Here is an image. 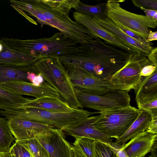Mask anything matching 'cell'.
I'll use <instances>...</instances> for the list:
<instances>
[{"label":"cell","mask_w":157,"mask_h":157,"mask_svg":"<svg viewBox=\"0 0 157 157\" xmlns=\"http://www.w3.org/2000/svg\"><path fill=\"white\" fill-rule=\"evenodd\" d=\"M79 47L80 51L77 52L58 57L63 65L79 67L98 78L109 81L125 65L131 54L98 37Z\"/></svg>","instance_id":"obj_1"},{"label":"cell","mask_w":157,"mask_h":157,"mask_svg":"<svg viewBox=\"0 0 157 157\" xmlns=\"http://www.w3.org/2000/svg\"><path fill=\"white\" fill-rule=\"evenodd\" d=\"M10 2L16 10L25 11L35 18L41 28L44 25L56 28L76 44H83L97 37L85 26L72 20L68 14L52 9L41 0H11Z\"/></svg>","instance_id":"obj_2"},{"label":"cell","mask_w":157,"mask_h":157,"mask_svg":"<svg viewBox=\"0 0 157 157\" xmlns=\"http://www.w3.org/2000/svg\"><path fill=\"white\" fill-rule=\"evenodd\" d=\"M1 39L10 48L36 60L44 57H58L80 51L76 43L60 32H56L48 38L22 40L4 37Z\"/></svg>","instance_id":"obj_3"},{"label":"cell","mask_w":157,"mask_h":157,"mask_svg":"<svg viewBox=\"0 0 157 157\" xmlns=\"http://www.w3.org/2000/svg\"><path fill=\"white\" fill-rule=\"evenodd\" d=\"M97 112H91L82 109L71 112H56L23 106L20 108L0 109V114L6 120L20 119L44 123L63 131Z\"/></svg>","instance_id":"obj_4"},{"label":"cell","mask_w":157,"mask_h":157,"mask_svg":"<svg viewBox=\"0 0 157 157\" xmlns=\"http://www.w3.org/2000/svg\"><path fill=\"white\" fill-rule=\"evenodd\" d=\"M32 69L57 90L71 107L82 109L67 71L58 57L39 58L33 63Z\"/></svg>","instance_id":"obj_5"},{"label":"cell","mask_w":157,"mask_h":157,"mask_svg":"<svg viewBox=\"0 0 157 157\" xmlns=\"http://www.w3.org/2000/svg\"><path fill=\"white\" fill-rule=\"evenodd\" d=\"M141 110L130 105L128 106L101 112L94 122L98 130L116 139L127 130L136 119Z\"/></svg>","instance_id":"obj_6"},{"label":"cell","mask_w":157,"mask_h":157,"mask_svg":"<svg viewBox=\"0 0 157 157\" xmlns=\"http://www.w3.org/2000/svg\"><path fill=\"white\" fill-rule=\"evenodd\" d=\"M125 0H108L106 2L107 18L142 37L147 38L149 28H155L157 21L145 15L129 12L122 8L119 2Z\"/></svg>","instance_id":"obj_7"},{"label":"cell","mask_w":157,"mask_h":157,"mask_svg":"<svg viewBox=\"0 0 157 157\" xmlns=\"http://www.w3.org/2000/svg\"><path fill=\"white\" fill-rule=\"evenodd\" d=\"M77 99L82 107L100 112L130 105V96L127 92L116 89L101 95H94L75 89Z\"/></svg>","instance_id":"obj_8"},{"label":"cell","mask_w":157,"mask_h":157,"mask_svg":"<svg viewBox=\"0 0 157 157\" xmlns=\"http://www.w3.org/2000/svg\"><path fill=\"white\" fill-rule=\"evenodd\" d=\"M152 63L140 53H131L125 65L111 77L109 81L117 89L127 92L135 90L142 80V68Z\"/></svg>","instance_id":"obj_9"},{"label":"cell","mask_w":157,"mask_h":157,"mask_svg":"<svg viewBox=\"0 0 157 157\" xmlns=\"http://www.w3.org/2000/svg\"><path fill=\"white\" fill-rule=\"evenodd\" d=\"M64 67L75 89L94 95H101L117 89L109 81L98 78L82 68Z\"/></svg>","instance_id":"obj_10"},{"label":"cell","mask_w":157,"mask_h":157,"mask_svg":"<svg viewBox=\"0 0 157 157\" xmlns=\"http://www.w3.org/2000/svg\"><path fill=\"white\" fill-rule=\"evenodd\" d=\"M0 87L12 93L30 96L36 99L59 98L58 92L45 80L38 86L26 81L14 80L2 83Z\"/></svg>","instance_id":"obj_11"},{"label":"cell","mask_w":157,"mask_h":157,"mask_svg":"<svg viewBox=\"0 0 157 157\" xmlns=\"http://www.w3.org/2000/svg\"><path fill=\"white\" fill-rule=\"evenodd\" d=\"M10 131L16 140L29 139L48 134L56 128L48 124L29 120H8Z\"/></svg>","instance_id":"obj_12"},{"label":"cell","mask_w":157,"mask_h":157,"mask_svg":"<svg viewBox=\"0 0 157 157\" xmlns=\"http://www.w3.org/2000/svg\"><path fill=\"white\" fill-rule=\"evenodd\" d=\"M72 16L76 22L85 26L96 37L107 44L130 53H139L121 43L111 33L98 24L92 16L76 12H73Z\"/></svg>","instance_id":"obj_13"},{"label":"cell","mask_w":157,"mask_h":157,"mask_svg":"<svg viewBox=\"0 0 157 157\" xmlns=\"http://www.w3.org/2000/svg\"><path fill=\"white\" fill-rule=\"evenodd\" d=\"M35 138L44 147L49 157H71L70 144L62 130L56 128L48 134Z\"/></svg>","instance_id":"obj_14"},{"label":"cell","mask_w":157,"mask_h":157,"mask_svg":"<svg viewBox=\"0 0 157 157\" xmlns=\"http://www.w3.org/2000/svg\"><path fill=\"white\" fill-rule=\"evenodd\" d=\"M98 115L87 117L63 130L75 138L85 137L104 143L112 142L113 139L97 130L94 126V122Z\"/></svg>","instance_id":"obj_15"},{"label":"cell","mask_w":157,"mask_h":157,"mask_svg":"<svg viewBox=\"0 0 157 157\" xmlns=\"http://www.w3.org/2000/svg\"><path fill=\"white\" fill-rule=\"evenodd\" d=\"M157 134L146 131L122 145L128 157H145L148 153L157 151Z\"/></svg>","instance_id":"obj_16"},{"label":"cell","mask_w":157,"mask_h":157,"mask_svg":"<svg viewBox=\"0 0 157 157\" xmlns=\"http://www.w3.org/2000/svg\"><path fill=\"white\" fill-rule=\"evenodd\" d=\"M99 25L111 33L121 43L142 55L147 57L152 49L141 44L119 29L116 24L108 18H102L92 17Z\"/></svg>","instance_id":"obj_17"},{"label":"cell","mask_w":157,"mask_h":157,"mask_svg":"<svg viewBox=\"0 0 157 157\" xmlns=\"http://www.w3.org/2000/svg\"><path fill=\"white\" fill-rule=\"evenodd\" d=\"M36 60L27 55L14 50L0 40V64L26 66L32 67Z\"/></svg>","instance_id":"obj_18"},{"label":"cell","mask_w":157,"mask_h":157,"mask_svg":"<svg viewBox=\"0 0 157 157\" xmlns=\"http://www.w3.org/2000/svg\"><path fill=\"white\" fill-rule=\"evenodd\" d=\"M23 106L56 112H70L74 109L71 107L66 102L62 101L59 98H31L30 101Z\"/></svg>","instance_id":"obj_19"},{"label":"cell","mask_w":157,"mask_h":157,"mask_svg":"<svg viewBox=\"0 0 157 157\" xmlns=\"http://www.w3.org/2000/svg\"><path fill=\"white\" fill-rule=\"evenodd\" d=\"M151 121V117L147 112L141 110L138 116L127 130L121 136L116 139L115 144L122 145L126 143L137 135L145 132Z\"/></svg>","instance_id":"obj_20"},{"label":"cell","mask_w":157,"mask_h":157,"mask_svg":"<svg viewBox=\"0 0 157 157\" xmlns=\"http://www.w3.org/2000/svg\"><path fill=\"white\" fill-rule=\"evenodd\" d=\"M31 72H34L32 67L0 64V86L2 83L14 80L29 82L27 76Z\"/></svg>","instance_id":"obj_21"},{"label":"cell","mask_w":157,"mask_h":157,"mask_svg":"<svg viewBox=\"0 0 157 157\" xmlns=\"http://www.w3.org/2000/svg\"><path fill=\"white\" fill-rule=\"evenodd\" d=\"M31 98L6 91L0 87V109L7 110L20 108Z\"/></svg>","instance_id":"obj_22"},{"label":"cell","mask_w":157,"mask_h":157,"mask_svg":"<svg viewBox=\"0 0 157 157\" xmlns=\"http://www.w3.org/2000/svg\"><path fill=\"white\" fill-rule=\"evenodd\" d=\"M138 109L147 112L151 118L157 116V93L136 96Z\"/></svg>","instance_id":"obj_23"},{"label":"cell","mask_w":157,"mask_h":157,"mask_svg":"<svg viewBox=\"0 0 157 157\" xmlns=\"http://www.w3.org/2000/svg\"><path fill=\"white\" fill-rule=\"evenodd\" d=\"M75 138L73 146L83 157H96V144L97 141L85 137Z\"/></svg>","instance_id":"obj_24"},{"label":"cell","mask_w":157,"mask_h":157,"mask_svg":"<svg viewBox=\"0 0 157 157\" xmlns=\"http://www.w3.org/2000/svg\"><path fill=\"white\" fill-rule=\"evenodd\" d=\"M74 9L76 12L92 17L102 18H107L106 2L90 6L80 1Z\"/></svg>","instance_id":"obj_25"},{"label":"cell","mask_w":157,"mask_h":157,"mask_svg":"<svg viewBox=\"0 0 157 157\" xmlns=\"http://www.w3.org/2000/svg\"><path fill=\"white\" fill-rule=\"evenodd\" d=\"M136 96L157 93V69L151 75L142 77V81L134 90Z\"/></svg>","instance_id":"obj_26"},{"label":"cell","mask_w":157,"mask_h":157,"mask_svg":"<svg viewBox=\"0 0 157 157\" xmlns=\"http://www.w3.org/2000/svg\"><path fill=\"white\" fill-rule=\"evenodd\" d=\"M14 140L8 121L0 117V151L8 152Z\"/></svg>","instance_id":"obj_27"},{"label":"cell","mask_w":157,"mask_h":157,"mask_svg":"<svg viewBox=\"0 0 157 157\" xmlns=\"http://www.w3.org/2000/svg\"><path fill=\"white\" fill-rule=\"evenodd\" d=\"M15 142L26 148L33 157H49L44 147L35 138L15 140Z\"/></svg>","instance_id":"obj_28"},{"label":"cell","mask_w":157,"mask_h":157,"mask_svg":"<svg viewBox=\"0 0 157 157\" xmlns=\"http://www.w3.org/2000/svg\"><path fill=\"white\" fill-rule=\"evenodd\" d=\"M45 4L58 11L68 14L72 8L75 9L79 0H41Z\"/></svg>","instance_id":"obj_29"},{"label":"cell","mask_w":157,"mask_h":157,"mask_svg":"<svg viewBox=\"0 0 157 157\" xmlns=\"http://www.w3.org/2000/svg\"><path fill=\"white\" fill-rule=\"evenodd\" d=\"M8 154L9 157H33L26 148L16 142L10 147Z\"/></svg>","instance_id":"obj_30"},{"label":"cell","mask_w":157,"mask_h":157,"mask_svg":"<svg viewBox=\"0 0 157 157\" xmlns=\"http://www.w3.org/2000/svg\"><path fill=\"white\" fill-rule=\"evenodd\" d=\"M96 157H118L109 147L99 141L96 142Z\"/></svg>","instance_id":"obj_31"},{"label":"cell","mask_w":157,"mask_h":157,"mask_svg":"<svg viewBox=\"0 0 157 157\" xmlns=\"http://www.w3.org/2000/svg\"><path fill=\"white\" fill-rule=\"evenodd\" d=\"M115 24L119 29L123 31L133 39H134L142 44L148 47L151 48H153L151 46V44L150 42L147 41L146 38L142 37L139 35H138L133 32L124 28L119 24Z\"/></svg>","instance_id":"obj_32"},{"label":"cell","mask_w":157,"mask_h":157,"mask_svg":"<svg viewBox=\"0 0 157 157\" xmlns=\"http://www.w3.org/2000/svg\"><path fill=\"white\" fill-rule=\"evenodd\" d=\"M134 5L140 8H144L157 10V0H132Z\"/></svg>","instance_id":"obj_33"},{"label":"cell","mask_w":157,"mask_h":157,"mask_svg":"<svg viewBox=\"0 0 157 157\" xmlns=\"http://www.w3.org/2000/svg\"><path fill=\"white\" fill-rule=\"evenodd\" d=\"M104 144L109 147L118 157H128L124 149L122 147V145L117 144L112 142Z\"/></svg>","instance_id":"obj_34"},{"label":"cell","mask_w":157,"mask_h":157,"mask_svg":"<svg viewBox=\"0 0 157 157\" xmlns=\"http://www.w3.org/2000/svg\"><path fill=\"white\" fill-rule=\"evenodd\" d=\"M157 69V67L153 63L147 65L141 69L140 74L142 77H146L150 75Z\"/></svg>","instance_id":"obj_35"},{"label":"cell","mask_w":157,"mask_h":157,"mask_svg":"<svg viewBox=\"0 0 157 157\" xmlns=\"http://www.w3.org/2000/svg\"><path fill=\"white\" fill-rule=\"evenodd\" d=\"M146 131L149 133L157 134V116L151 118V121Z\"/></svg>","instance_id":"obj_36"},{"label":"cell","mask_w":157,"mask_h":157,"mask_svg":"<svg viewBox=\"0 0 157 157\" xmlns=\"http://www.w3.org/2000/svg\"><path fill=\"white\" fill-rule=\"evenodd\" d=\"M147 57L148 59L157 67V47L153 48Z\"/></svg>","instance_id":"obj_37"},{"label":"cell","mask_w":157,"mask_h":157,"mask_svg":"<svg viewBox=\"0 0 157 157\" xmlns=\"http://www.w3.org/2000/svg\"><path fill=\"white\" fill-rule=\"evenodd\" d=\"M140 8L145 13V16L149 18L153 19L155 16L157 14V10L147 9L142 7H140Z\"/></svg>","instance_id":"obj_38"},{"label":"cell","mask_w":157,"mask_h":157,"mask_svg":"<svg viewBox=\"0 0 157 157\" xmlns=\"http://www.w3.org/2000/svg\"><path fill=\"white\" fill-rule=\"evenodd\" d=\"M71 157H83L76 148L71 144L70 145Z\"/></svg>","instance_id":"obj_39"},{"label":"cell","mask_w":157,"mask_h":157,"mask_svg":"<svg viewBox=\"0 0 157 157\" xmlns=\"http://www.w3.org/2000/svg\"><path fill=\"white\" fill-rule=\"evenodd\" d=\"M44 80L41 75H37L33 80L32 82L33 85L38 86L43 82Z\"/></svg>","instance_id":"obj_40"},{"label":"cell","mask_w":157,"mask_h":157,"mask_svg":"<svg viewBox=\"0 0 157 157\" xmlns=\"http://www.w3.org/2000/svg\"><path fill=\"white\" fill-rule=\"evenodd\" d=\"M157 40V32H153L150 30L147 40V42H150Z\"/></svg>","instance_id":"obj_41"},{"label":"cell","mask_w":157,"mask_h":157,"mask_svg":"<svg viewBox=\"0 0 157 157\" xmlns=\"http://www.w3.org/2000/svg\"><path fill=\"white\" fill-rule=\"evenodd\" d=\"M36 75L33 72H30L28 75L27 79L29 82H32L33 80L36 77Z\"/></svg>","instance_id":"obj_42"},{"label":"cell","mask_w":157,"mask_h":157,"mask_svg":"<svg viewBox=\"0 0 157 157\" xmlns=\"http://www.w3.org/2000/svg\"><path fill=\"white\" fill-rule=\"evenodd\" d=\"M0 157H9L8 152H0Z\"/></svg>","instance_id":"obj_43"},{"label":"cell","mask_w":157,"mask_h":157,"mask_svg":"<svg viewBox=\"0 0 157 157\" xmlns=\"http://www.w3.org/2000/svg\"><path fill=\"white\" fill-rule=\"evenodd\" d=\"M147 157H154L152 155H150V156H148Z\"/></svg>","instance_id":"obj_44"}]
</instances>
